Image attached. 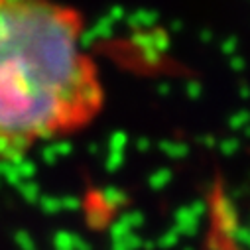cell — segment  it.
Segmentation results:
<instances>
[{
  "mask_svg": "<svg viewBox=\"0 0 250 250\" xmlns=\"http://www.w3.org/2000/svg\"><path fill=\"white\" fill-rule=\"evenodd\" d=\"M104 101L75 6L0 0V164L87 130Z\"/></svg>",
  "mask_w": 250,
  "mask_h": 250,
  "instance_id": "1",
  "label": "cell"
}]
</instances>
